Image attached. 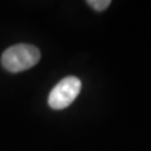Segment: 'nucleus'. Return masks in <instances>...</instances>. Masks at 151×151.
<instances>
[{"mask_svg": "<svg viewBox=\"0 0 151 151\" xmlns=\"http://www.w3.org/2000/svg\"><path fill=\"white\" fill-rule=\"evenodd\" d=\"M40 50L32 44H15L4 52L1 64L8 72L18 73L27 70L39 62Z\"/></svg>", "mask_w": 151, "mask_h": 151, "instance_id": "nucleus-1", "label": "nucleus"}, {"mask_svg": "<svg viewBox=\"0 0 151 151\" xmlns=\"http://www.w3.org/2000/svg\"><path fill=\"white\" fill-rule=\"evenodd\" d=\"M82 82L81 79L69 76L63 78L60 82L55 84V87L52 89L48 96V105L53 110H63L68 107L70 103L77 98L81 92Z\"/></svg>", "mask_w": 151, "mask_h": 151, "instance_id": "nucleus-2", "label": "nucleus"}, {"mask_svg": "<svg viewBox=\"0 0 151 151\" xmlns=\"http://www.w3.org/2000/svg\"><path fill=\"white\" fill-rule=\"evenodd\" d=\"M87 4L97 12H103L111 5L110 0H88Z\"/></svg>", "mask_w": 151, "mask_h": 151, "instance_id": "nucleus-3", "label": "nucleus"}]
</instances>
